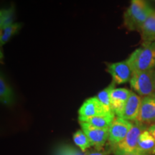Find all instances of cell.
<instances>
[{
    "instance_id": "cell-1",
    "label": "cell",
    "mask_w": 155,
    "mask_h": 155,
    "mask_svg": "<svg viewBox=\"0 0 155 155\" xmlns=\"http://www.w3.org/2000/svg\"><path fill=\"white\" fill-rule=\"evenodd\" d=\"M153 9L147 0H131L130 5L124 15L126 28L131 31H139Z\"/></svg>"
},
{
    "instance_id": "cell-2",
    "label": "cell",
    "mask_w": 155,
    "mask_h": 155,
    "mask_svg": "<svg viewBox=\"0 0 155 155\" xmlns=\"http://www.w3.org/2000/svg\"><path fill=\"white\" fill-rule=\"evenodd\" d=\"M127 61L133 73L155 70V42H142Z\"/></svg>"
},
{
    "instance_id": "cell-3",
    "label": "cell",
    "mask_w": 155,
    "mask_h": 155,
    "mask_svg": "<svg viewBox=\"0 0 155 155\" xmlns=\"http://www.w3.org/2000/svg\"><path fill=\"white\" fill-rule=\"evenodd\" d=\"M129 83L133 91L141 97L155 94V70L134 72Z\"/></svg>"
},
{
    "instance_id": "cell-4",
    "label": "cell",
    "mask_w": 155,
    "mask_h": 155,
    "mask_svg": "<svg viewBox=\"0 0 155 155\" xmlns=\"http://www.w3.org/2000/svg\"><path fill=\"white\" fill-rule=\"evenodd\" d=\"M133 122L128 121L121 117L116 116L111 125L108 129V141L112 149L125 138L131 129Z\"/></svg>"
},
{
    "instance_id": "cell-5",
    "label": "cell",
    "mask_w": 155,
    "mask_h": 155,
    "mask_svg": "<svg viewBox=\"0 0 155 155\" xmlns=\"http://www.w3.org/2000/svg\"><path fill=\"white\" fill-rule=\"evenodd\" d=\"M148 128L146 125L139 123L138 121L133 122L131 129L128 132L124 139L119 144H118L112 150H117L123 152H134L137 150L139 137L141 134Z\"/></svg>"
},
{
    "instance_id": "cell-6",
    "label": "cell",
    "mask_w": 155,
    "mask_h": 155,
    "mask_svg": "<svg viewBox=\"0 0 155 155\" xmlns=\"http://www.w3.org/2000/svg\"><path fill=\"white\" fill-rule=\"evenodd\" d=\"M81 130L88 137L97 151L102 150L108 139V129H101L86 122L79 121Z\"/></svg>"
},
{
    "instance_id": "cell-7",
    "label": "cell",
    "mask_w": 155,
    "mask_h": 155,
    "mask_svg": "<svg viewBox=\"0 0 155 155\" xmlns=\"http://www.w3.org/2000/svg\"><path fill=\"white\" fill-rule=\"evenodd\" d=\"M107 71L111 75L112 82L116 85H121L129 82L133 75L132 69L127 60L108 64Z\"/></svg>"
},
{
    "instance_id": "cell-8",
    "label": "cell",
    "mask_w": 155,
    "mask_h": 155,
    "mask_svg": "<svg viewBox=\"0 0 155 155\" xmlns=\"http://www.w3.org/2000/svg\"><path fill=\"white\" fill-rule=\"evenodd\" d=\"M111 113L114 112L106 109L98 98L96 96H94L88 98L83 103L78 110V119L106 115Z\"/></svg>"
},
{
    "instance_id": "cell-9",
    "label": "cell",
    "mask_w": 155,
    "mask_h": 155,
    "mask_svg": "<svg viewBox=\"0 0 155 155\" xmlns=\"http://www.w3.org/2000/svg\"><path fill=\"white\" fill-rule=\"evenodd\" d=\"M144 125L155 124V94L142 97L137 121Z\"/></svg>"
},
{
    "instance_id": "cell-10",
    "label": "cell",
    "mask_w": 155,
    "mask_h": 155,
    "mask_svg": "<svg viewBox=\"0 0 155 155\" xmlns=\"http://www.w3.org/2000/svg\"><path fill=\"white\" fill-rule=\"evenodd\" d=\"M131 90L124 88H114L111 93V108L116 116L121 117Z\"/></svg>"
},
{
    "instance_id": "cell-11",
    "label": "cell",
    "mask_w": 155,
    "mask_h": 155,
    "mask_svg": "<svg viewBox=\"0 0 155 155\" xmlns=\"http://www.w3.org/2000/svg\"><path fill=\"white\" fill-rule=\"evenodd\" d=\"M141 98L142 97L131 91L130 96L126 104L121 118L132 122L137 121L140 111Z\"/></svg>"
},
{
    "instance_id": "cell-12",
    "label": "cell",
    "mask_w": 155,
    "mask_h": 155,
    "mask_svg": "<svg viewBox=\"0 0 155 155\" xmlns=\"http://www.w3.org/2000/svg\"><path fill=\"white\" fill-rule=\"evenodd\" d=\"M142 42H155V9L139 30Z\"/></svg>"
},
{
    "instance_id": "cell-13",
    "label": "cell",
    "mask_w": 155,
    "mask_h": 155,
    "mask_svg": "<svg viewBox=\"0 0 155 155\" xmlns=\"http://www.w3.org/2000/svg\"><path fill=\"white\" fill-rule=\"evenodd\" d=\"M137 150L149 155L155 154V139L147 129L139 137Z\"/></svg>"
},
{
    "instance_id": "cell-14",
    "label": "cell",
    "mask_w": 155,
    "mask_h": 155,
    "mask_svg": "<svg viewBox=\"0 0 155 155\" xmlns=\"http://www.w3.org/2000/svg\"><path fill=\"white\" fill-rule=\"evenodd\" d=\"M116 118V115L114 113L106 114V115L94 116V117L87 118V119H78V121L86 122L94 127L101 128V129H109L112 122Z\"/></svg>"
},
{
    "instance_id": "cell-15",
    "label": "cell",
    "mask_w": 155,
    "mask_h": 155,
    "mask_svg": "<svg viewBox=\"0 0 155 155\" xmlns=\"http://www.w3.org/2000/svg\"><path fill=\"white\" fill-rule=\"evenodd\" d=\"M15 95L10 85L6 81L5 78L1 73L0 76V100L2 104L10 106L14 103Z\"/></svg>"
},
{
    "instance_id": "cell-16",
    "label": "cell",
    "mask_w": 155,
    "mask_h": 155,
    "mask_svg": "<svg viewBox=\"0 0 155 155\" xmlns=\"http://www.w3.org/2000/svg\"><path fill=\"white\" fill-rule=\"evenodd\" d=\"M15 8L10 7L9 8L2 9L0 11V29L7 28L14 24Z\"/></svg>"
},
{
    "instance_id": "cell-17",
    "label": "cell",
    "mask_w": 155,
    "mask_h": 155,
    "mask_svg": "<svg viewBox=\"0 0 155 155\" xmlns=\"http://www.w3.org/2000/svg\"><path fill=\"white\" fill-rule=\"evenodd\" d=\"M73 139L75 145L78 147L83 152L93 147L88 137L82 130H78L75 131L73 134Z\"/></svg>"
},
{
    "instance_id": "cell-18",
    "label": "cell",
    "mask_w": 155,
    "mask_h": 155,
    "mask_svg": "<svg viewBox=\"0 0 155 155\" xmlns=\"http://www.w3.org/2000/svg\"><path fill=\"white\" fill-rule=\"evenodd\" d=\"M116 85L115 83L111 82L109 86H108L106 88H105L101 91H100L97 94L96 97L98 98L101 103L105 106L106 109L108 111H112L111 108V93L114 88H116Z\"/></svg>"
},
{
    "instance_id": "cell-19",
    "label": "cell",
    "mask_w": 155,
    "mask_h": 155,
    "mask_svg": "<svg viewBox=\"0 0 155 155\" xmlns=\"http://www.w3.org/2000/svg\"><path fill=\"white\" fill-rule=\"evenodd\" d=\"M20 28L21 25L19 23H14L10 26L1 30V32H0V44H1V46L7 43L18 32Z\"/></svg>"
},
{
    "instance_id": "cell-20",
    "label": "cell",
    "mask_w": 155,
    "mask_h": 155,
    "mask_svg": "<svg viewBox=\"0 0 155 155\" xmlns=\"http://www.w3.org/2000/svg\"><path fill=\"white\" fill-rule=\"evenodd\" d=\"M55 155H85L83 152L69 145H62L56 150Z\"/></svg>"
},
{
    "instance_id": "cell-21",
    "label": "cell",
    "mask_w": 155,
    "mask_h": 155,
    "mask_svg": "<svg viewBox=\"0 0 155 155\" xmlns=\"http://www.w3.org/2000/svg\"><path fill=\"white\" fill-rule=\"evenodd\" d=\"M113 152H114V155H149V154H144V153L139 152V151L137 150L134 151V152H123V151H120L117 150H113Z\"/></svg>"
},
{
    "instance_id": "cell-22",
    "label": "cell",
    "mask_w": 155,
    "mask_h": 155,
    "mask_svg": "<svg viewBox=\"0 0 155 155\" xmlns=\"http://www.w3.org/2000/svg\"><path fill=\"white\" fill-rule=\"evenodd\" d=\"M147 129H148V131H150L151 134L153 136V137H154V139H155V124L149 126Z\"/></svg>"
},
{
    "instance_id": "cell-23",
    "label": "cell",
    "mask_w": 155,
    "mask_h": 155,
    "mask_svg": "<svg viewBox=\"0 0 155 155\" xmlns=\"http://www.w3.org/2000/svg\"><path fill=\"white\" fill-rule=\"evenodd\" d=\"M85 155H105L104 153L99 152V151H94V152H87Z\"/></svg>"
},
{
    "instance_id": "cell-24",
    "label": "cell",
    "mask_w": 155,
    "mask_h": 155,
    "mask_svg": "<svg viewBox=\"0 0 155 155\" xmlns=\"http://www.w3.org/2000/svg\"><path fill=\"white\" fill-rule=\"evenodd\" d=\"M154 1H155V0H154Z\"/></svg>"
}]
</instances>
